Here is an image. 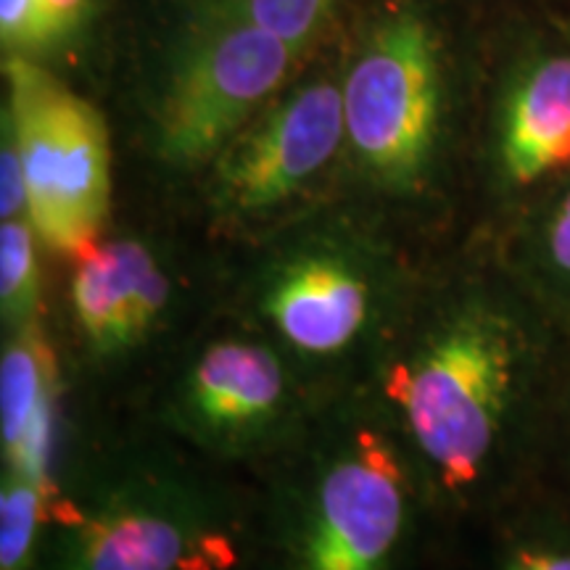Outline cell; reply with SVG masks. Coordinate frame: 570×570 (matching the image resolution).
<instances>
[{
	"mask_svg": "<svg viewBox=\"0 0 570 570\" xmlns=\"http://www.w3.org/2000/svg\"><path fill=\"white\" fill-rule=\"evenodd\" d=\"M69 296L88 346L114 356L140 344L159 323L169 304V275L140 240H98L77 256Z\"/></svg>",
	"mask_w": 570,
	"mask_h": 570,
	"instance_id": "10",
	"label": "cell"
},
{
	"mask_svg": "<svg viewBox=\"0 0 570 570\" xmlns=\"http://www.w3.org/2000/svg\"><path fill=\"white\" fill-rule=\"evenodd\" d=\"M40 238L30 217H9L0 223V309L13 331L35 323L40 306V269L35 254Z\"/></svg>",
	"mask_w": 570,
	"mask_h": 570,
	"instance_id": "15",
	"label": "cell"
},
{
	"mask_svg": "<svg viewBox=\"0 0 570 570\" xmlns=\"http://www.w3.org/2000/svg\"><path fill=\"white\" fill-rule=\"evenodd\" d=\"M341 90L346 140L362 167L391 188L415 185L441 111L436 46L423 21L407 13L377 27Z\"/></svg>",
	"mask_w": 570,
	"mask_h": 570,
	"instance_id": "6",
	"label": "cell"
},
{
	"mask_svg": "<svg viewBox=\"0 0 570 570\" xmlns=\"http://www.w3.org/2000/svg\"><path fill=\"white\" fill-rule=\"evenodd\" d=\"M298 53L259 27L198 17L156 104V148L175 167L214 161L281 88Z\"/></svg>",
	"mask_w": 570,
	"mask_h": 570,
	"instance_id": "5",
	"label": "cell"
},
{
	"mask_svg": "<svg viewBox=\"0 0 570 570\" xmlns=\"http://www.w3.org/2000/svg\"><path fill=\"white\" fill-rule=\"evenodd\" d=\"M550 254L554 265L570 273V219L562 214H554L550 227Z\"/></svg>",
	"mask_w": 570,
	"mask_h": 570,
	"instance_id": "19",
	"label": "cell"
},
{
	"mask_svg": "<svg viewBox=\"0 0 570 570\" xmlns=\"http://www.w3.org/2000/svg\"><path fill=\"white\" fill-rule=\"evenodd\" d=\"M0 35L9 48H40L51 42L42 0H0Z\"/></svg>",
	"mask_w": 570,
	"mask_h": 570,
	"instance_id": "16",
	"label": "cell"
},
{
	"mask_svg": "<svg viewBox=\"0 0 570 570\" xmlns=\"http://www.w3.org/2000/svg\"><path fill=\"white\" fill-rule=\"evenodd\" d=\"M502 570H570V552L550 547H520L504 560Z\"/></svg>",
	"mask_w": 570,
	"mask_h": 570,
	"instance_id": "17",
	"label": "cell"
},
{
	"mask_svg": "<svg viewBox=\"0 0 570 570\" xmlns=\"http://www.w3.org/2000/svg\"><path fill=\"white\" fill-rule=\"evenodd\" d=\"M346 138L344 90L309 82L254 117L214 159V196L230 214H262L298 194Z\"/></svg>",
	"mask_w": 570,
	"mask_h": 570,
	"instance_id": "7",
	"label": "cell"
},
{
	"mask_svg": "<svg viewBox=\"0 0 570 570\" xmlns=\"http://www.w3.org/2000/svg\"><path fill=\"white\" fill-rule=\"evenodd\" d=\"M46 489L3 468L0 487V570H38L48 523Z\"/></svg>",
	"mask_w": 570,
	"mask_h": 570,
	"instance_id": "13",
	"label": "cell"
},
{
	"mask_svg": "<svg viewBox=\"0 0 570 570\" xmlns=\"http://www.w3.org/2000/svg\"><path fill=\"white\" fill-rule=\"evenodd\" d=\"M3 125L24 169L27 206L40 240L71 259L101 240L111 204V151L96 106L27 59L6 61Z\"/></svg>",
	"mask_w": 570,
	"mask_h": 570,
	"instance_id": "4",
	"label": "cell"
},
{
	"mask_svg": "<svg viewBox=\"0 0 570 570\" xmlns=\"http://www.w3.org/2000/svg\"><path fill=\"white\" fill-rule=\"evenodd\" d=\"M336 6L338 0H198V17L259 27L304 53L323 32Z\"/></svg>",
	"mask_w": 570,
	"mask_h": 570,
	"instance_id": "14",
	"label": "cell"
},
{
	"mask_svg": "<svg viewBox=\"0 0 570 570\" xmlns=\"http://www.w3.org/2000/svg\"><path fill=\"white\" fill-rule=\"evenodd\" d=\"M410 537L412 499L402 462L386 439L362 431L338 446L309 497L298 499L244 568L404 570Z\"/></svg>",
	"mask_w": 570,
	"mask_h": 570,
	"instance_id": "3",
	"label": "cell"
},
{
	"mask_svg": "<svg viewBox=\"0 0 570 570\" xmlns=\"http://www.w3.org/2000/svg\"><path fill=\"white\" fill-rule=\"evenodd\" d=\"M558 214H562V217H568V219H570V194H568L566 202H562V206H560V212H558Z\"/></svg>",
	"mask_w": 570,
	"mask_h": 570,
	"instance_id": "20",
	"label": "cell"
},
{
	"mask_svg": "<svg viewBox=\"0 0 570 570\" xmlns=\"http://www.w3.org/2000/svg\"><path fill=\"white\" fill-rule=\"evenodd\" d=\"M367 269L336 248H306L277 265L262 291V312L291 348L306 356L346 352L373 317Z\"/></svg>",
	"mask_w": 570,
	"mask_h": 570,
	"instance_id": "8",
	"label": "cell"
},
{
	"mask_svg": "<svg viewBox=\"0 0 570 570\" xmlns=\"http://www.w3.org/2000/svg\"><path fill=\"white\" fill-rule=\"evenodd\" d=\"M244 533L206 497L138 479L88 504H48L38 570H240Z\"/></svg>",
	"mask_w": 570,
	"mask_h": 570,
	"instance_id": "2",
	"label": "cell"
},
{
	"mask_svg": "<svg viewBox=\"0 0 570 570\" xmlns=\"http://www.w3.org/2000/svg\"><path fill=\"white\" fill-rule=\"evenodd\" d=\"M502 161L520 185L570 164V56L533 67L510 96Z\"/></svg>",
	"mask_w": 570,
	"mask_h": 570,
	"instance_id": "12",
	"label": "cell"
},
{
	"mask_svg": "<svg viewBox=\"0 0 570 570\" xmlns=\"http://www.w3.org/2000/svg\"><path fill=\"white\" fill-rule=\"evenodd\" d=\"M515 341L483 309L458 312L386 375V394L449 489L481 475L515 381Z\"/></svg>",
	"mask_w": 570,
	"mask_h": 570,
	"instance_id": "1",
	"label": "cell"
},
{
	"mask_svg": "<svg viewBox=\"0 0 570 570\" xmlns=\"http://www.w3.org/2000/svg\"><path fill=\"white\" fill-rule=\"evenodd\" d=\"M90 0H42V13H46V27L51 42L63 38L75 30L88 11Z\"/></svg>",
	"mask_w": 570,
	"mask_h": 570,
	"instance_id": "18",
	"label": "cell"
},
{
	"mask_svg": "<svg viewBox=\"0 0 570 570\" xmlns=\"http://www.w3.org/2000/svg\"><path fill=\"white\" fill-rule=\"evenodd\" d=\"M288 375L273 348L225 338L204 348L183 377L177 415L212 446H246L285 415Z\"/></svg>",
	"mask_w": 570,
	"mask_h": 570,
	"instance_id": "9",
	"label": "cell"
},
{
	"mask_svg": "<svg viewBox=\"0 0 570 570\" xmlns=\"http://www.w3.org/2000/svg\"><path fill=\"white\" fill-rule=\"evenodd\" d=\"M56 362L35 325L19 327L0 356V444L3 468L51 494Z\"/></svg>",
	"mask_w": 570,
	"mask_h": 570,
	"instance_id": "11",
	"label": "cell"
}]
</instances>
